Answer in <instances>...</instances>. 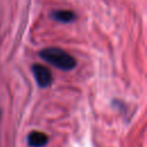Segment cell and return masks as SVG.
Masks as SVG:
<instances>
[{"label":"cell","mask_w":147,"mask_h":147,"mask_svg":"<svg viewBox=\"0 0 147 147\" xmlns=\"http://www.w3.org/2000/svg\"><path fill=\"white\" fill-rule=\"evenodd\" d=\"M32 72L36 78L37 84L40 87H48L53 83V76L52 72L48 68L40 63H34L32 64Z\"/></svg>","instance_id":"2"},{"label":"cell","mask_w":147,"mask_h":147,"mask_svg":"<svg viewBox=\"0 0 147 147\" xmlns=\"http://www.w3.org/2000/svg\"><path fill=\"white\" fill-rule=\"evenodd\" d=\"M26 140L30 147H44L48 141V136L40 131H32L29 133Z\"/></svg>","instance_id":"3"},{"label":"cell","mask_w":147,"mask_h":147,"mask_svg":"<svg viewBox=\"0 0 147 147\" xmlns=\"http://www.w3.org/2000/svg\"><path fill=\"white\" fill-rule=\"evenodd\" d=\"M40 57L52 65L69 71L76 67V59L67 51L57 47H47L39 53Z\"/></svg>","instance_id":"1"},{"label":"cell","mask_w":147,"mask_h":147,"mask_svg":"<svg viewBox=\"0 0 147 147\" xmlns=\"http://www.w3.org/2000/svg\"><path fill=\"white\" fill-rule=\"evenodd\" d=\"M53 18L61 23H69L72 22L76 18V15L72 10H67V9H61V10H55L52 13Z\"/></svg>","instance_id":"4"},{"label":"cell","mask_w":147,"mask_h":147,"mask_svg":"<svg viewBox=\"0 0 147 147\" xmlns=\"http://www.w3.org/2000/svg\"><path fill=\"white\" fill-rule=\"evenodd\" d=\"M0 121H1V111H0Z\"/></svg>","instance_id":"5"}]
</instances>
